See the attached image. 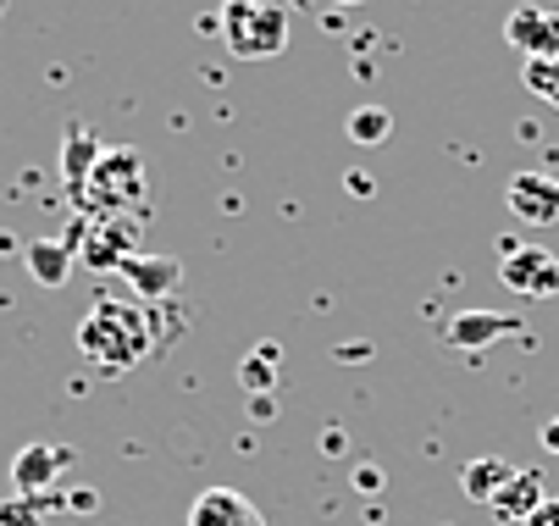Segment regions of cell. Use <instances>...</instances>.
I'll return each instance as SVG.
<instances>
[{"instance_id":"obj_9","label":"cell","mask_w":559,"mask_h":526,"mask_svg":"<svg viewBox=\"0 0 559 526\" xmlns=\"http://www.w3.org/2000/svg\"><path fill=\"white\" fill-rule=\"evenodd\" d=\"M189 526H266V515L238 488H205L189 504Z\"/></svg>"},{"instance_id":"obj_5","label":"cell","mask_w":559,"mask_h":526,"mask_svg":"<svg viewBox=\"0 0 559 526\" xmlns=\"http://www.w3.org/2000/svg\"><path fill=\"white\" fill-rule=\"evenodd\" d=\"M504 45L526 61H554L559 56V7H515L504 23Z\"/></svg>"},{"instance_id":"obj_3","label":"cell","mask_w":559,"mask_h":526,"mask_svg":"<svg viewBox=\"0 0 559 526\" xmlns=\"http://www.w3.org/2000/svg\"><path fill=\"white\" fill-rule=\"evenodd\" d=\"M78 205H84L90 216H139V205H144V162H139V150H128V144L100 150L90 183L78 189Z\"/></svg>"},{"instance_id":"obj_22","label":"cell","mask_w":559,"mask_h":526,"mask_svg":"<svg viewBox=\"0 0 559 526\" xmlns=\"http://www.w3.org/2000/svg\"><path fill=\"white\" fill-rule=\"evenodd\" d=\"M333 7H360V0H333Z\"/></svg>"},{"instance_id":"obj_19","label":"cell","mask_w":559,"mask_h":526,"mask_svg":"<svg viewBox=\"0 0 559 526\" xmlns=\"http://www.w3.org/2000/svg\"><path fill=\"white\" fill-rule=\"evenodd\" d=\"M537 443H543V455H554V461H559V416H548V421L537 427Z\"/></svg>"},{"instance_id":"obj_18","label":"cell","mask_w":559,"mask_h":526,"mask_svg":"<svg viewBox=\"0 0 559 526\" xmlns=\"http://www.w3.org/2000/svg\"><path fill=\"white\" fill-rule=\"evenodd\" d=\"M272 366H277V349H272V344H266V349H255V360L245 366V388L266 394V388L277 383V371H272Z\"/></svg>"},{"instance_id":"obj_13","label":"cell","mask_w":559,"mask_h":526,"mask_svg":"<svg viewBox=\"0 0 559 526\" xmlns=\"http://www.w3.org/2000/svg\"><path fill=\"white\" fill-rule=\"evenodd\" d=\"M72 244L67 239H34L28 250H23V261H28V272H34V283L39 288H61L67 283V272H72Z\"/></svg>"},{"instance_id":"obj_14","label":"cell","mask_w":559,"mask_h":526,"mask_svg":"<svg viewBox=\"0 0 559 526\" xmlns=\"http://www.w3.org/2000/svg\"><path fill=\"white\" fill-rule=\"evenodd\" d=\"M515 477V466L510 461H499V455H483V461H471L465 471H460V488L476 499V504H493L499 493H504V482Z\"/></svg>"},{"instance_id":"obj_10","label":"cell","mask_w":559,"mask_h":526,"mask_svg":"<svg viewBox=\"0 0 559 526\" xmlns=\"http://www.w3.org/2000/svg\"><path fill=\"white\" fill-rule=\"evenodd\" d=\"M548 504V482H543V471H515L510 482H504V493L488 504L499 521H510V526H526L537 510Z\"/></svg>"},{"instance_id":"obj_2","label":"cell","mask_w":559,"mask_h":526,"mask_svg":"<svg viewBox=\"0 0 559 526\" xmlns=\"http://www.w3.org/2000/svg\"><path fill=\"white\" fill-rule=\"evenodd\" d=\"M222 45L238 61H272L288 50V7L277 0H222Z\"/></svg>"},{"instance_id":"obj_11","label":"cell","mask_w":559,"mask_h":526,"mask_svg":"<svg viewBox=\"0 0 559 526\" xmlns=\"http://www.w3.org/2000/svg\"><path fill=\"white\" fill-rule=\"evenodd\" d=\"M510 333H515V322L499 316V311H465V316H454L443 327V344L449 349H488V344H499Z\"/></svg>"},{"instance_id":"obj_8","label":"cell","mask_w":559,"mask_h":526,"mask_svg":"<svg viewBox=\"0 0 559 526\" xmlns=\"http://www.w3.org/2000/svg\"><path fill=\"white\" fill-rule=\"evenodd\" d=\"M510 211L521 222H532V228L559 222V178H548V172H515L510 178Z\"/></svg>"},{"instance_id":"obj_15","label":"cell","mask_w":559,"mask_h":526,"mask_svg":"<svg viewBox=\"0 0 559 526\" xmlns=\"http://www.w3.org/2000/svg\"><path fill=\"white\" fill-rule=\"evenodd\" d=\"M95 162H100V144H95L84 128H72V139H67V183L84 189L90 172H95Z\"/></svg>"},{"instance_id":"obj_12","label":"cell","mask_w":559,"mask_h":526,"mask_svg":"<svg viewBox=\"0 0 559 526\" xmlns=\"http://www.w3.org/2000/svg\"><path fill=\"white\" fill-rule=\"evenodd\" d=\"M122 277H128L133 294H144V299H167V294L178 288L183 266H178L173 255H128V261H122Z\"/></svg>"},{"instance_id":"obj_4","label":"cell","mask_w":559,"mask_h":526,"mask_svg":"<svg viewBox=\"0 0 559 526\" xmlns=\"http://www.w3.org/2000/svg\"><path fill=\"white\" fill-rule=\"evenodd\" d=\"M499 277L521 299H554L559 294V255H548L543 244H521V250L499 255Z\"/></svg>"},{"instance_id":"obj_1","label":"cell","mask_w":559,"mask_h":526,"mask_svg":"<svg viewBox=\"0 0 559 526\" xmlns=\"http://www.w3.org/2000/svg\"><path fill=\"white\" fill-rule=\"evenodd\" d=\"M150 316L139 306H128V299H100V306H90V316L78 322V349H84V360L95 371H106V378H117V371L139 366L150 355Z\"/></svg>"},{"instance_id":"obj_6","label":"cell","mask_w":559,"mask_h":526,"mask_svg":"<svg viewBox=\"0 0 559 526\" xmlns=\"http://www.w3.org/2000/svg\"><path fill=\"white\" fill-rule=\"evenodd\" d=\"M133 234H139V216H95L90 244H78V255H84V266H95V272H106V266L122 272V261L139 255Z\"/></svg>"},{"instance_id":"obj_16","label":"cell","mask_w":559,"mask_h":526,"mask_svg":"<svg viewBox=\"0 0 559 526\" xmlns=\"http://www.w3.org/2000/svg\"><path fill=\"white\" fill-rule=\"evenodd\" d=\"M388 133H393V117H388V106H355V111H349V139H355L360 150L382 144Z\"/></svg>"},{"instance_id":"obj_7","label":"cell","mask_w":559,"mask_h":526,"mask_svg":"<svg viewBox=\"0 0 559 526\" xmlns=\"http://www.w3.org/2000/svg\"><path fill=\"white\" fill-rule=\"evenodd\" d=\"M67 449H56V443H28V449H17V461H12V482H17V499H45L50 493V482L67 471Z\"/></svg>"},{"instance_id":"obj_21","label":"cell","mask_w":559,"mask_h":526,"mask_svg":"<svg viewBox=\"0 0 559 526\" xmlns=\"http://www.w3.org/2000/svg\"><path fill=\"white\" fill-rule=\"evenodd\" d=\"M277 7H288V12H310V0H277Z\"/></svg>"},{"instance_id":"obj_23","label":"cell","mask_w":559,"mask_h":526,"mask_svg":"<svg viewBox=\"0 0 559 526\" xmlns=\"http://www.w3.org/2000/svg\"><path fill=\"white\" fill-rule=\"evenodd\" d=\"M0 12H7V0H0Z\"/></svg>"},{"instance_id":"obj_17","label":"cell","mask_w":559,"mask_h":526,"mask_svg":"<svg viewBox=\"0 0 559 526\" xmlns=\"http://www.w3.org/2000/svg\"><path fill=\"white\" fill-rule=\"evenodd\" d=\"M521 79H526V89H532L548 111H559V56H554V61H526Z\"/></svg>"},{"instance_id":"obj_20","label":"cell","mask_w":559,"mask_h":526,"mask_svg":"<svg viewBox=\"0 0 559 526\" xmlns=\"http://www.w3.org/2000/svg\"><path fill=\"white\" fill-rule=\"evenodd\" d=\"M526 526H559V499H548V504H543V510H537Z\"/></svg>"}]
</instances>
